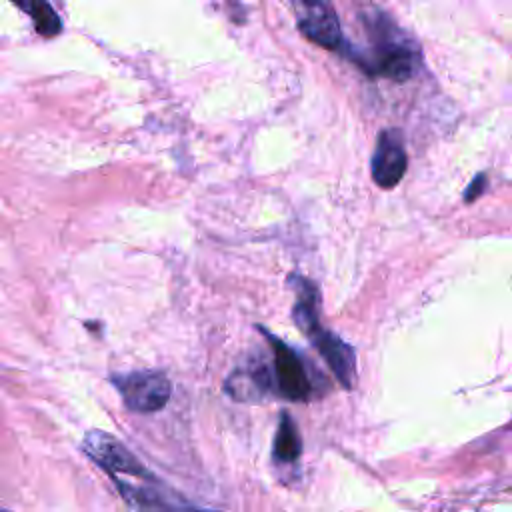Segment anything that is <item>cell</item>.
Returning <instances> with one entry per match:
<instances>
[{"label": "cell", "instance_id": "obj_8", "mask_svg": "<svg viewBox=\"0 0 512 512\" xmlns=\"http://www.w3.org/2000/svg\"><path fill=\"white\" fill-rule=\"evenodd\" d=\"M408 154L404 148L402 134L396 128H386L376 138V148L370 162L374 184L384 190L394 188L406 174Z\"/></svg>", "mask_w": 512, "mask_h": 512}, {"label": "cell", "instance_id": "obj_1", "mask_svg": "<svg viewBox=\"0 0 512 512\" xmlns=\"http://www.w3.org/2000/svg\"><path fill=\"white\" fill-rule=\"evenodd\" d=\"M256 330L268 342L270 360H264V354L244 360L224 380V392L236 402L250 404L270 398L306 404L318 398L326 388L322 374L266 326Z\"/></svg>", "mask_w": 512, "mask_h": 512}, {"label": "cell", "instance_id": "obj_2", "mask_svg": "<svg viewBox=\"0 0 512 512\" xmlns=\"http://www.w3.org/2000/svg\"><path fill=\"white\" fill-rule=\"evenodd\" d=\"M366 28L370 48L364 52L346 40L340 54L354 62L366 76L392 82L410 80L420 66L418 48L382 12H374L368 18Z\"/></svg>", "mask_w": 512, "mask_h": 512}, {"label": "cell", "instance_id": "obj_12", "mask_svg": "<svg viewBox=\"0 0 512 512\" xmlns=\"http://www.w3.org/2000/svg\"><path fill=\"white\" fill-rule=\"evenodd\" d=\"M0 512H12V510H6V508H2V506H0Z\"/></svg>", "mask_w": 512, "mask_h": 512}, {"label": "cell", "instance_id": "obj_3", "mask_svg": "<svg viewBox=\"0 0 512 512\" xmlns=\"http://www.w3.org/2000/svg\"><path fill=\"white\" fill-rule=\"evenodd\" d=\"M288 286L294 290L296 296L292 306L294 324L312 342V346L328 364L340 386L352 390L356 382V350L336 332L322 326L318 286L302 274H290Z\"/></svg>", "mask_w": 512, "mask_h": 512}, {"label": "cell", "instance_id": "obj_7", "mask_svg": "<svg viewBox=\"0 0 512 512\" xmlns=\"http://www.w3.org/2000/svg\"><path fill=\"white\" fill-rule=\"evenodd\" d=\"M298 2V28L320 48L340 52L346 38L340 30L338 14L330 0H296Z\"/></svg>", "mask_w": 512, "mask_h": 512}, {"label": "cell", "instance_id": "obj_6", "mask_svg": "<svg viewBox=\"0 0 512 512\" xmlns=\"http://www.w3.org/2000/svg\"><path fill=\"white\" fill-rule=\"evenodd\" d=\"M82 450L108 476H128L140 480L156 476L136 458L132 450H128V446H124L116 436L108 432L88 430L82 438Z\"/></svg>", "mask_w": 512, "mask_h": 512}, {"label": "cell", "instance_id": "obj_4", "mask_svg": "<svg viewBox=\"0 0 512 512\" xmlns=\"http://www.w3.org/2000/svg\"><path fill=\"white\" fill-rule=\"evenodd\" d=\"M110 478L116 486V492L136 512H216L194 504L174 488L166 486L158 476L146 480H124L120 476Z\"/></svg>", "mask_w": 512, "mask_h": 512}, {"label": "cell", "instance_id": "obj_11", "mask_svg": "<svg viewBox=\"0 0 512 512\" xmlns=\"http://www.w3.org/2000/svg\"><path fill=\"white\" fill-rule=\"evenodd\" d=\"M486 188H488V176L484 174V172H478L474 178H472V182L466 186V190H464V202L466 204H470V202H474V200H478L484 192H486Z\"/></svg>", "mask_w": 512, "mask_h": 512}, {"label": "cell", "instance_id": "obj_10", "mask_svg": "<svg viewBox=\"0 0 512 512\" xmlns=\"http://www.w3.org/2000/svg\"><path fill=\"white\" fill-rule=\"evenodd\" d=\"M12 4L32 18L38 34L56 36L62 30V22L48 0H12Z\"/></svg>", "mask_w": 512, "mask_h": 512}, {"label": "cell", "instance_id": "obj_5", "mask_svg": "<svg viewBox=\"0 0 512 512\" xmlns=\"http://www.w3.org/2000/svg\"><path fill=\"white\" fill-rule=\"evenodd\" d=\"M110 382L118 390L124 406L138 414H152L162 410L172 396V382L160 370H132L126 374H112Z\"/></svg>", "mask_w": 512, "mask_h": 512}, {"label": "cell", "instance_id": "obj_9", "mask_svg": "<svg viewBox=\"0 0 512 512\" xmlns=\"http://www.w3.org/2000/svg\"><path fill=\"white\" fill-rule=\"evenodd\" d=\"M302 436L288 412H282L278 418V428L272 442V458L278 464H296L302 456Z\"/></svg>", "mask_w": 512, "mask_h": 512}]
</instances>
